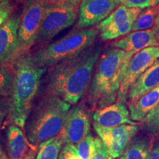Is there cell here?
I'll list each match as a JSON object with an SVG mask.
<instances>
[{
	"label": "cell",
	"instance_id": "16",
	"mask_svg": "<svg viewBox=\"0 0 159 159\" xmlns=\"http://www.w3.org/2000/svg\"><path fill=\"white\" fill-rule=\"evenodd\" d=\"M159 86V59L147 69L130 86L128 98L130 102L139 99Z\"/></svg>",
	"mask_w": 159,
	"mask_h": 159
},
{
	"label": "cell",
	"instance_id": "26",
	"mask_svg": "<svg viewBox=\"0 0 159 159\" xmlns=\"http://www.w3.org/2000/svg\"><path fill=\"white\" fill-rule=\"evenodd\" d=\"M13 8L14 6L9 0L0 2V27L11 18Z\"/></svg>",
	"mask_w": 159,
	"mask_h": 159
},
{
	"label": "cell",
	"instance_id": "37",
	"mask_svg": "<svg viewBox=\"0 0 159 159\" xmlns=\"http://www.w3.org/2000/svg\"><path fill=\"white\" fill-rule=\"evenodd\" d=\"M108 159H113L112 158H111V157H109V158Z\"/></svg>",
	"mask_w": 159,
	"mask_h": 159
},
{
	"label": "cell",
	"instance_id": "21",
	"mask_svg": "<svg viewBox=\"0 0 159 159\" xmlns=\"http://www.w3.org/2000/svg\"><path fill=\"white\" fill-rule=\"evenodd\" d=\"M62 142L58 136L49 139L39 145L35 159H58Z\"/></svg>",
	"mask_w": 159,
	"mask_h": 159
},
{
	"label": "cell",
	"instance_id": "5",
	"mask_svg": "<svg viewBox=\"0 0 159 159\" xmlns=\"http://www.w3.org/2000/svg\"><path fill=\"white\" fill-rule=\"evenodd\" d=\"M97 34L96 29L77 28L62 39L39 49L32 56L40 67L53 66L61 61L76 56L94 45Z\"/></svg>",
	"mask_w": 159,
	"mask_h": 159
},
{
	"label": "cell",
	"instance_id": "36",
	"mask_svg": "<svg viewBox=\"0 0 159 159\" xmlns=\"http://www.w3.org/2000/svg\"><path fill=\"white\" fill-rule=\"evenodd\" d=\"M4 1H6V0H0V2H4Z\"/></svg>",
	"mask_w": 159,
	"mask_h": 159
},
{
	"label": "cell",
	"instance_id": "6",
	"mask_svg": "<svg viewBox=\"0 0 159 159\" xmlns=\"http://www.w3.org/2000/svg\"><path fill=\"white\" fill-rule=\"evenodd\" d=\"M50 0H27L20 17L16 59L27 54L36 43L40 27Z\"/></svg>",
	"mask_w": 159,
	"mask_h": 159
},
{
	"label": "cell",
	"instance_id": "9",
	"mask_svg": "<svg viewBox=\"0 0 159 159\" xmlns=\"http://www.w3.org/2000/svg\"><path fill=\"white\" fill-rule=\"evenodd\" d=\"M159 59V47H152L143 49L131 58L125 71L118 92V102H124L128 98V91L136 80Z\"/></svg>",
	"mask_w": 159,
	"mask_h": 159
},
{
	"label": "cell",
	"instance_id": "31",
	"mask_svg": "<svg viewBox=\"0 0 159 159\" xmlns=\"http://www.w3.org/2000/svg\"><path fill=\"white\" fill-rule=\"evenodd\" d=\"M149 159H159V142L154 145L153 148H152Z\"/></svg>",
	"mask_w": 159,
	"mask_h": 159
},
{
	"label": "cell",
	"instance_id": "34",
	"mask_svg": "<svg viewBox=\"0 0 159 159\" xmlns=\"http://www.w3.org/2000/svg\"><path fill=\"white\" fill-rule=\"evenodd\" d=\"M58 159H65V157L64 156H63V154L62 153V152H60L59 154V157H58Z\"/></svg>",
	"mask_w": 159,
	"mask_h": 159
},
{
	"label": "cell",
	"instance_id": "32",
	"mask_svg": "<svg viewBox=\"0 0 159 159\" xmlns=\"http://www.w3.org/2000/svg\"><path fill=\"white\" fill-rule=\"evenodd\" d=\"M34 147L31 146V148L29 149L28 152L26 155L25 159H35V153H36V150Z\"/></svg>",
	"mask_w": 159,
	"mask_h": 159
},
{
	"label": "cell",
	"instance_id": "2",
	"mask_svg": "<svg viewBox=\"0 0 159 159\" xmlns=\"http://www.w3.org/2000/svg\"><path fill=\"white\" fill-rule=\"evenodd\" d=\"M134 54L122 49H109L97 61L89 90V102L97 110L116 100L125 71Z\"/></svg>",
	"mask_w": 159,
	"mask_h": 159
},
{
	"label": "cell",
	"instance_id": "11",
	"mask_svg": "<svg viewBox=\"0 0 159 159\" xmlns=\"http://www.w3.org/2000/svg\"><path fill=\"white\" fill-rule=\"evenodd\" d=\"M90 121L88 114L80 106L69 110L62 130L57 135L63 145L77 144L89 135Z\"/></svg>",
	"mask_w": 159,
	"mask_h": 159
},
{
	"label": "cell",
	"instance_id": "10",
	"mask_svg": "<svg viewBox=\"0 0 159 159\" xmlns=\"http://www.w3.org/2000/svg\"><path fill=\"white\" fill-rule=\"evenodd\" d=\"M94 130L106 147L110 157L118 158L123 154L134 137L138 133L136 125H122L105 128L93 124Z\"/></svg>",
	"mask_w": 159,
	"mask_h": 159
},
{
	"label": "cell",
	"instance_id": "14",
	"mask_svg": "<svg viewBox=\"0 0 159 159\" xmlns=\"http://www.w3.org/2000/svg\"><path fill=\"white\" fill-rule=\"evenodd\" d=\"M20 17L12 16L0 27V63L15 60L18 49Z\"/></svg>",
	"mask_w": 159,
	"mask_h": 159
},
{
	"label": "cell",
	"instance_id": "35",
	"mask_svg": "<svg viewBox=\"0 0 159 159\" xmlns=\"http://www.w3.org/2000/svg\"><path fill=\"white\" fill-rule=\"evenodd\" d=\"M3 152H2V150H1V148H0V156H2V154Z\"/></svg>",
	"mask_w": 159,
	"mask_h": 159
},
{
	"label": "cell",
	"instance_id": "18",
	"mask_svg": "<svg viewBox=\"0 0 159 159\" xmlns=\"http://www.w3.org/2000/svg\"><path fill=\"white\" fill-rule=\"evenodd\" d=\"M6 138L8 158L25 159L29 150V142L19 127L14 125L9 126Z\"/></svg>",
	"mask_w": 159,
	"mask_h": 159
},
{
	"label": "cell",
	"instance_id": "30",
	"mask_svg": "<svg viewBox=\"0 0 159 159\" xmlns=\"http://www.w3.org/2000/svg\"><path fill=\"white\" fill-rule=\"evenodd\" d=\"M153 30L155 37H156L157 42H158L159 45V13L156 18V20H155L153 30Z\"/></svg>",
	"mask_w": 159,
	"mask_h": 159
},
{
	"label": "cell",
	"instance_id": "13",
	"mask_svg": "<svg viewBox=\"0 0 159 159\" xmlns=\"http://www.w3.org/2000/svg\"><path fill=\"white\" fill-rule=\"evenodd\" d=\"M94 124L105 128H114L122 125H136L130 119V111L124 102H116L95 111L93 114Z\"/></svg>",
	"mask_w": 159,
	"mask_h": 159
},
{
	"label": "cell",
	"instance_id": "19",
	"mask_svg": "<svg viewBox=\"0 0 159 159\" xmlns=\"http://www.w3.org/2000/svg\"><path fill=\"white\" fill-rule=\"evenodd\" d=\"M152 145L148 137H139L130 142L125 152L116 159H149Z\"/></svg>",
	"mask_w": 159,
	"mask_h": 159
},
{
	"label": "cell",
	"instance_id": "28",
	"mask_svg": "<svg viewBox=\"0 0 159 159\" xmlns=\"http://www.w3.org/2000/svg\"><path fill=\"white\" fill-rule=\"evenodd\" d=\"M109 157L110 156H109L108 151L102 141L91 159H108Z\"/></svg>",
	"mask_w": 159,
	"mask_h": 159
},
{
	"label": "cell",
	"instance_id": "8",
	"mask_svg": "<svg viewBox=\"0 0 159 159\" xmlns=\"http://www.w3.org/2000/svg\"><path fill=\"white\" fill-rule=\"evenodd\" d=\"M142 9L119 5L106 19L99 24L98 30L104 41L116 39L127 35L133 30Z\"/></svg>",
	"mask_w": 159,
	"mask_h": 159
},
{
	"label": "cell",
	"instance_id": "29",
	"mask_svg": "<svg viewBox=\"0 0 159 159\" xmlns=\"http://www.w3.org/2000/svg\"><path fill=\"white\" fill-rule=\"evenodd\" d=\"M50 1L53 3L63 4V5H68L78 7L79 4H81L83 0H50Z\"/></svg>",
	"mask_w": 159,
	"mask_h": 159
},
{
	"label": "cell",
	"instance_id": "23",
	"mask_svg": "<svg viewBox=\"0 0 159 159\" xmlns=\"http://www.w3.org/2000/svg\"><path fill=\"white\" fill-rule=\"evenodd\" d=\"M14 76L5 64L0 63V96L11 97L13 94Z\"/></svg>",
	"mask_w": 159,
	"mask_h": 159
},
{
	"label": "cell",
	"instance_id": "24",
	"mask_svg": "<svg viewBox=\"0 0 159 159\" xmlns=\"http://www.w3.org/2000/svg\"><path fill=\"white\" fill-rule=\"evenodd\" d=\"M144 126L149 132L157 134L159 132V104L155 108L143 121Z\"/></svg>",
	"mask_w": 159,
	"mask_h": 159
},
{
	"label": "cell",
	"instance_id": "4",
	"mask_svg": "<svg viewBox=\"0 0 159 159\" xmlns=\"http://www.w3.org/2000/svg\"><path fill=\"white\" fill-rule=\"evenodd\" d=\"M71 105L60 97L48 94L31 110L26 128V135L31 146L41 143L60 134L64 125Z\"/></svg>",
	"mask_w": 159,
	"mask_h": 159
},
{
	"label": "cell",
	"instance_id": "20",
	"mask_svg": "<svg viewBox=\"0 0 159 159\" xmlns=\"http://www.w3.org/2000/svg\"><path fill=\"white\" fill-rule=\"evenodd\" d=\"M102 142L100 138L89 134L82 142L77 144H65L63 148L80 159H91L96 152L99 144Z\"/></svg>",
	"mask_w": 159,
	"mask_h": 159
},
{
	"label": "cell",
	"instance_id": "27",
	"mask_svg": "<svg viewBox=\"0 0 159 159\" xmlns=\"http://www.w3.org/2000/svg\"><path fill=\"white\" fill-rule=\"evenodd\" d=\"M10 105H11V97L0 96V127L6 116L9 114Z\"/></svg>",
	"mask_w": 159,
	"mask_h": 159
},
{
	"label": "cell",
	"instance_id": "7",
	"mask_svg": "<svg viewBox=\"0 0 159 159\" xmlns=\"http://www.w3.org/2000/svg\"><path fill=\"white\" fill-rule=\"evenodd\" d=\"M77 13L78 7L50 1L40 27L36 43L48 42L63 30L72 25L77 19Z\"/></svg>",
	"mask_w": 159,
	"mask_h": 159
},
{
	"label": "cell",
	"instance_id": "22",
	"mask_svg": "<svg viewBox=\"0 0 159 159\" xmlns=\"http://www.w3.org/2000/svg\"><path fill=\"white\" fill-rule=\"evenodd\" d=\"M159 13V4L154 7H149L142 11L135 22L133 32L149 30L153 27L155 20Z\"/></svg>",
	"mask_w": 159,
	"mask_h": 159
},
{
	"label": "cell",
	"instance_id": "3",
	"mask_svg": "<svg viewBox=\"0 0 159 159\" xmlns=\"http://www.w3.org/2000/svg\"><path fill=\"white\" fill-rule=\"evenodd\" d=\"M46 71L47 68L39 66L30 55L26 54L16 60L8 115L11 122L19 128H25Z\"/></svg>",
	"mask_w": 159,
	"mask_h": 159
},
{
	"label": "cell",
	"instance_id": "17",
	"mask_svg": "<svg viewBox=\"0 0 159 159\" xmlns=\"http://www.w3.org/2000/svg\"><path fill=\"white\" fill-rule=\"evenodd\" d=\"M159 104V86L134 102L129 103L130 119L134 122H143L148 115Z\"/></svg>",
	"mask_w": 159,
	"mask_h": 159
},
{
	"label": "cell",
	"instance_id": "15",
	"mask_svg": "<svg viewBox=\"0 0 159 159\" xmlns=\"http://www.w3.org/2000/svg\"><path fill=\"white\" fill-rule=\"evenodd\" d=\"M158 45L152 30L134 31L112 44L114 48L122 49L134 55L148 47H158Z\"/></svg>",
	"mask_w": 159,
	"mask_h": 159
},
{
	"label": "cell",
	"instance_id": "25",
	"mask_svg": "<svg viewBox=\"0 0 159 159\" xmlns=\"http://www.w3.org/2000/svg\"><path fill=\"white\" fill-rule=\"evenodd\" d=\"M119 4L132 8L144 9L154 7L159 4V0H117Z\"/></svg>",
	"mask_w": 159,
	"mask_h": 159
},
{
	"label": "cell",
	"instance_id": "1",
	"mask_svg": "<svg viewBox=\"0 0 159 159\" xmlns=\"http://www.w3.org/2000/svg\"><path fill=\"white\" fill-rule=\"evenodd\" d=\"M100 52L99 46L93 45L53 66L47 77L48 94L58 97L70 105L76 104L90 86Z\"/></svg>",
	"mask_w": 159,
	"mask_h": 159
},
{
	"label": "cell",
	"instance_id": "33",
	"mask_svg": "<svg viewBox=\"0 0 159 159\" xmlns=\"http://www.w3.org/2000/svg\"><path fill=\"white\" fill-rule=\"evenodd\" d=\"M0 159H8V158H7V156H6L5 153H2V156H0Z\"/></svg>",
	"mask_w": 159,
	"mask_h": 159
},
{
	"label": "cell",
	"instance_id": "12",
	"mask_svg": "<svg viewBox=\"0 0 159 159\" xmlns=\"http://www.w3.org/2000/svg\"><path fill=\"white\" fill-rule=\"evenodd\" d=\"M119 4L117 0H83L80 6L77 28H89L100 23Z\"/></svg>",
	"mask_w": 159,
	"mask_h": 159
}]
</instances>
